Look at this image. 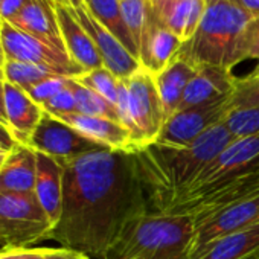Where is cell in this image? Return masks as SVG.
<instances>
[{"label": "cell", "mask_w": 259, "mask_h": 259, "mask_svg": "<svg viewBox=\"0 0 259 259\" xmlns=\"http://www.w3.org/2000/svg\"><path fill=\"white\" fill-rule=\"evenodd\" d=\"M63 168L61 217L49 238L92 259H108L126 224L151 212L133 153L99 148Z\"/></svg>", "instance_id": "obj_1"}, {"label": "cell", "mask_w": 259, "mask_h": 259, "mask_svg": "<svg viewBox=\"0 0 259 259\" xmlns=\"http://www.w3.org/2000/svg\"><path fill=\"white\" fill-rule=\"evenodd\" d=\"M236 138L224 122L212 126L188 147L151 144L133 153L139 179L147 192L151 212H165L204 166Z\"/></svg>", "instance_id": "obj_2"}, {"label": "cell", "mask_w": 259, "mask_h": 259, "mask_svg": "<svg viewBox=\"0 0 259 259\" xmlns=\"http://www.w3.org/2000/svg\"><path fill=\"white\" fill-rule=\"evenodd\" d=\"M194 229L189 215L142 213L122 230L108 259H189Z\"/></svg>", "instance_id": "obj_3"}, {"label": "cell", "mask_w": 259, "mask_h": 259, "mask_svg": "<svg viewBox=\"0 0 259 259\" xmlns=\"http://www.w3.org/2000/svg\"><path fill=\"white\" fill-rule=\"evenodd\" d=\"M251 20L250 14L229 0H206V11L195 34L182 45L177 55L195 67L217 66L232 70L236 66L239 38Z\"/></svg>", "instance_id": "obj_4"}, {"label": "cell", "mask_w": 259, "mask_h": 259, "mask_svg": "<svg viewBox=\"0 0 259 259\" xmlns=\"http://www.w3.org/2000/svg\"><path fill=\"white\" fill-rule=\"evenodd\" d=\"M116 108L119 122L132 135L133 153L157 142L166 114L151 72L141 67L132 76L119 79Z\"/></svg>", "instance_id": "obj_5"}, {"label": "cell", "mask_w": 259, "mask_h": 259, "mask_svg": "<svg viewBox=\"0 0 259 259\" xmlns=\"http://www.w3.org/2000/svg\"><path fill=\"white\" fill-rule=\"evenodd\" d=\"M256 169H259V133L236 138L204 166L195 180L171 201L166 210L174 204L198 200Z\"/></svg>", "instance_id": "obj_6"}, {"label": "cell", "mask_w": 259, "mask_h": 259, "mask_svg": "<svg viewBox=\"0 0 259 259\" xmlns=\"http://www.w3.org/2000/svg\"><path fill=\"white\" fill-rule=\"evenodd\" d=\"M52 224L35 192H0V244L7 248L29 247L49 238Z\"/></svg>", "instance_id": "obj_7"}, {"label": "cell", "mask_w": 259, "mask_h": 259, "mask_svg": "<svg viewBox=\"0 0 259 259\" xmlns=\"http://www.w3.org/2000/svg\"><path fill=\"white\" fill-rule=\"evenodd\" d=\"M0 38H2L7 61L43 66L69 78H76L84 73V70L75 64L67 54L51 48L8 22H0Z\"/></svg>", "instance_id": "obj_8"}, {"label": "cell", "mask_w": 259, "mask_h": 259, "mask_svg": "<svg viewBox=\"0 0 259 259\" xmlns=\"http://www.w3.org/2000/svg\"><path fill=\"white\" fill-rule=\"evenodd\" d=\"M29 147L37 153L46 154L57 162L67 163L90 151L104 148L84 138L63 120L43 111V116L29 141Z\"/></svg>", "instance_id": "obj_9"}, {"label": "cell", "mask_w": 259, "mask_h": 259, "mask_svg": "<svg viewBox=\"0 0 259 259\" xmlns=\"http://www.w3.org/2000/svg\"><path fill=\"white\" fill-rule=\"evenodd\" d=\"M229 99L224 98L201 107L176 111L162 128L156 144L163 147H188L212 126L224 122L229 114Z\"/></svg>", "instance_id": "obj_10"}, {"label": "cell", "mask_w": 259, "mask_h": 259, "mask_svg": "<svg viewBox=\"0 0 259 259\" xmlns=\"http://www.w3.org/2000/svg\"><path fill=\"white\" fill-rule=\"evenodd\" d=\"M192 220L195 229L191 253L223 236L259 224V195L236 201L206 215L194 217Z\"/></svg>", "instance_id": "obj_11"}, {"label": "cell", "mask_w": 259, "mask_h": 259, "mask_svg": "<svg viewBox=\"0 0 259 259\" xmlns=\"http://www.w3.org/2000/svg\"><path fill=\"white\" fill-rule=\"evenodd\" d=\"M75 17L82 25V28L87 31V34L92 37L101 58L104 63V67L110 70L116 78L125 79L132 76L135 72H138L142 64L138 58H135L130 54L122 43L111 35L87 10V7L73 8Z\"/></svg>", "instance_id": "obj_12"}, {"label": "cell", "mask_w": 259, "mask_h": 259, "mask_svg": "<svg viewBox=\"0 0 259 259\" xmlns=\"http://www.w3.org/2000/svg\"><path fill=\"white\" fill-rule=\"evenodd\" d=\"M61 37L66 46V52L70 60L78 64L84 72L104 67L102 58L87 31L75 17L73 8L54 2Z\"/></svg>", "instance_id": "obj_13"}, {"label": "cell", "mask_w": 259, "mask_h": 259, "mask_svg": "<svg viewBox=\"0 0 259 259\" xmlns=\"http://www.w3.org/2000/svg\"><path fill=\"white\" fill-rule=\"evenodd\" d=\"M55 117V116H54ZM84 138L99 144L104 148L113 151L133 153V141L128 130L119 122L105 117H95L81 113H69L57 116Z\"/></svg>", "instance_id": "obj_14"}, {"label": "cell", "mask_w": 259, "mask_h": 259, "mask_svg": "<svg viewBox=\"0 0 259 259\" xmlns=\"http://www.w3.org/2000/svg\"><path fill=\"white\" fill-rule=\"evenodd\" d=\"M232 70L217 66L197 67L195 76L188 84L177 111L201 107L224 98H230L235 87Z\"/></svg>", "instance_id": "obj_15"}, {"label": "cell", "mask_w": 259, "mask_h": 259, "mask_svg": "<svg viewBox=\"0 0 259 259\" xmlns=\"http://www.w3.org/2000/svg\"><path fill=\"white\" fill-rule=\"evenodd\" d=\"M8 23L49 45L51 48L67 54L61 37L54 0H29L25 10Z\"/></svg>", "instance_id": "obj_16"}, {"label": "cell", "mask_w": 259, "mask_h": 259, "mask_svg": "<svg viewBox=\"0 0 259 259\" xmlns=\"http://www.w3.org/2000/svg\"><path fill=\"white\" fill-rule=\"evenodd\" d=\"M37 151L29 145L16 144L8 151L0 166V192L2 194H31L35 192Z\"/></svg>", "instance_id": "obj_17"}, {"label": "cell", "mask_w": 259, "mask_h": 259, "mask_svg": "<svg viewBox=\"0 0 259 259\" xmlns=\"http://www.w3.org/2000/svg\"><path fill=\"white\" fill-rule=\"evenodd\" d=\"M5 111L8 130L17 144L29 145V141L43 116V108L20 87L5 81Z\"/></svg>", "instance_id": "obj_18"}, {"label": "cell", "mask_w": 259, "mask_h": 259, "mask_svg": "<svg viewBox=\"0 0 259 259\" xmlns=\"http://www.w3.org/2000/svg\"><path fill=\"white\" fill-rule=\"evenodd\" d=\"M153 10V8H151ZM183 41L169 29L162 26L151 13L148 26L142 35L139 61L153 75L162 72L177 55Z\"/></svg>", "instance_id": "obj_19"}, {"label": "cell", "mask_w": 259, "mask_h": 259, "mask_svg": "<svg viewBox=\"0 0 259 259\" xmlns=\"http://www.w3.org/2000/svg\"><path fill=\"white\" fill-rule=\"evenodd\" d=\"M63 177L64 168L55 159L37 153V179L35 195L46 212L52 229L61 217L63 206Z\"/></svg>", "instance_id": "obj_20"}, {"label": "cell", "mask_w": 259, "mask_h": 259, "mask_svg": "<svg viewBox=\"0 0 259 259\" xmlns=\"http://www.w3.org/2000/svg\"><path fill=\"white\" fill-rule=\"evenodd\" d=\"M195 73L197 67L194 64H191L186 58L176 55L162 72L153 75L166 119L179 110L185 90Z\"/></svg>", "instance_id": "obj_21"}, {"label": "cell", "mask_w": 259, "mask_h": 259, "mask_svg": "<svg viewBox=\"0 0 259 259\" xmlns=\"http://www.w3.org/2000/svg\"><path fill=\"white\" fill-rule=\"evenodd\" d=\"M259 253V224L223 236L191 253L189 259H248Z\"/></svg>", "instance_id": "obj_22"}, {"label": "cell", "mask_w": 259, "mask_h": 259, "mask_svg": "<svg viewBox=\"0 0 259 259\" xmlns=\"http://www.w3.org/2000/svg\"><path fill=\"white\" fill-rule=\"evenodd\" d=\"M85 7L89 13L111 35H114L130 54L139 60V49L125 23L122 8H120V0H90Z\"/></svg>", "instance_id": "obj_23"}, {"label": "cell", "mask_w": 259, "mask_h": 259, "mask_svg": "<svg viewBox=\"0 0 259 259\" xmlns=\"http://www.w3.org/2000/svg\"><path fill=\"white\" fill-rule=\"evenodd\" d=\"M70 89H72L75 99H76V113L95 116V117H105V119L119 120L116 105L108 102L105 98H102L96 92L84 87L75 78L70 79Z\"/></svg>", "instance_id": "obj_24"}, {"label": "cell", "mask_w": 259, "mask_h": 259, "mask_svg": "<svg viewBox=\"0 0 259 259\" xmlns=\"http://www.w3.org/2000/svg\"><path fill=\"white\" fill-rule=\"evenodd\" d=\"M58 73L43 67V66H37V64H29V63H19V61H7L5 67H4V76L5 81L10 84H14L23 90H28L29 87L57 76ZM63 76V75H60Z\"/></svg>", "instance_id": "obj_25"}, {"label": "cell", "mask_w": 259, "mask_h": 259, "mask_svg": "<svg viewBox=\"0 0 259 259\" xmlns=\"http://www.w3.org/2000/svg\"><path fill=\"white\" fill-rule=\"evenodd\" d=\"M120 8L125 19V23L133 35V40L141 49L142 35L148 26L151 17V2L150 0H120Z\"/></svg>", "instance_id": "obj_26"}, {"label": "cell", "mask_w": 259, "mask_h": 259, "mask_svg": "<svg viewBox=\"0 0 259 259\" xmlns=\"http://www.w3.org/2000/svg\"><path fill=\"white\" fill-rule=\"evenodd\" d=\"M79 84L84 87L96 92L102 98H105L108 102L114 104L117 102V89H119V78H116L110 70L105 67L95 69L90 72H84L82 75L75 78Z\"/></svg>", "instance_id": "obj_27"}, {"label": "cell", "mask_w": 259, "mask_h": 259, "mask_svg": "<svg viewBox=\"0 0 259 259\" xmlns=\"http://www.w3.org/2000/svg\"><path fill=\"white\" fill-rule=\"evenodd\" d=\"M259 107V76L248 75L236 78L235 87L229 99V110H247Z\"/></svg>", "instance_id": "obj_28"}, {"label": "cell", "mask_w": 259, "mask_h": 259, "mask_svg": "<svg viewBox=\"0 0 259 259\" xmlns=\"http://www.w3.org/2000/svg\"><path fill=\"white\" fill-rule=\"evenodd\" d=\"M226 126L235 138H247L259 133V107L229 111L224 119Z\"/></svg>", "instance_id": "obj_29"}, {"label": "cell", "mask_w": 259, "mask_h": 259, "mask_svg": "<svg viewBox=\"0 0 259 259\" xmlns=\"http://www.w3.org/2000/svg\"><path fill=\"white\" fill-rule=\"evenodd\" d=\"M244 60H259V17L253 19L245 26L239 38L236 49V64Z\"/></svg>", "instance_id": "obj_30"}, {"label": "cell", "mask_w": 259, "mask_h": 259, "mask_svg": "<svg viewBox=\"0 0 259 259\" xmlns=\"http://www.w3.org/2000/svg\"><path fill=\"white\" fill-rule=\"evenodd\" d=\"M69 81H70L69 76H60V75H57V76L48 78V79H45V81L32 85V87H29L25 92L31 96V99L35 104H38L41 107L45 102H48L49 99H52L57 93H60L61 90H64L69 85Z\"/></svg>", "instance_id": "obj_31"}, {"label": "cell", "mask_w": 259, "mask_h": 259, "mask_svg": "<svg viewBox=\"0 0 259 259\" xmlns=\"http://www.w3.org/2000/svg\"><path fill=\"white\" fill-rule=\"evenodd\" d=\"M41 108H43L45 113H48L51 116H55V117L61 116V114L76 113V99H75V95H73V92L70 89V81H69V85L64 90H61L52 99L45 102L41 105Z\"/></svg>", "instance_id": "obj_32"}, {"label": "cell", "mask_w": 259, "mask_h": 259, "mask_svg": "<svg viewBox=\"0 0 259 259\" xmlns=\"http://www.w3.org/2000/svg\"><path fill=\"white\" fill-rule=\"evenodd\" d=\"M51 248L46 247H20L0 250V259H45Z\"/></svg>", "instance_id": "obj_33"}, {"label": "cell", "mask_w": 259, "mask_h": 259, "mask_svg": "<svg viewBox=\"0 0 259 259\" xmlns=\"http://www.w3.org/2000/svg\"><path fill=\"white\" fill-rule=\"evenodd\" d=\"M204 11H206V0H192L186 29H185V41L189 40L195 34V31H197V28H198V25L204 16Z\"/></svg>", "instance_id": "obj_34"}, {"label": "cell", "mask_w": 259, "mask_h": 259, "mask_svg": "<svg viewBox=\"0 0 259 259\" xmlns=\"http://www.w3.org/2000/svg\"><path fill=\"white\" fill-rule=\"evenodd\" d=\"M29 4V0H4L2 2V22H11L16 16H19L25 7Z\"/></svg>", "instance_id": "obj_35"}, {"label": "cell", "mask_w": 259, "mask_h": 259, "mask_svg": "<svg viewBox=\"0 0 259 259\" xmlns=\"http://www.w3.org/2000/svg\"><path fill=\"white\" fill-rule=\"evenodd\" d=\"M45 259H92L79 251H73L69 248H51Z\"/></svg>", "instance_id": "obj_36"}, {"label": "cell", "mask_w": 259, "mask_h": 259, "mask_svg": "<svg viewBox=\"0 0 259 259\" xmlns=\"http://www.w3.org/2000/svg\"><path fill=\"white\" fill-rule=\"evenodd\" d=\"M247 14H250L253 19L259 17V0H229Z\"/></svg>", "instance_id": "obj_37"}, {"label": "cell", "mask_w": 259, "mask_h": 259, "mask_svg": "<svg viewBox=\"0 0 259 259\" xmlns=\"http://www.w3.org/2000/svg\"><path fill=\"white\" fill-rule=\"evenodd\" d=\"M0 125L8 128V119L5 111V76L4 70H0Z\"/></svg>", "instance_id": "obj_38"}, {"label": "cell", "mask_w": 259, "mask_h": 259, "mask_svg": "<svg viewBox=\"0 0 259 259\" xmlns=\"http://www.w3.org/2000/svg\"><path fill=\"white\" fill-rule=\"evenodd\" d=\"M17 142L14 141L13 135L10 133V130L5 128L4 125H0V150L2 151H10Z\"/></svg>", "instance_id": "obj_39"}, {"label": "cell", "mask_w": 259, "mask_h": 259, "mask_svg": "<svg viewBox=\"0 0 259 259\" xmlns=\"http://www.w3.org/2000/svg\"><path fill=\"white\" fill-rule=\"evenodd\" d=\"M57 4H61V5H66V7H70V8H79V7H84V0H54Z\"/></svg>", "instance_id": "obj_40"}, {"label": "cell", "mask_w": 259, "mask_h": 259, "mask_svg": "<svg viewBox=\"0 0 259 259\" xmlns=\"http://www.w3.org/2000/svg\"><path fill=\"white\" fill-rule=\"evenodd\" d=\"M5 63H7V55H5V51H4L2 38H0V70H4Z\"/></svg>", "instance_id": "obj_41"}, {"label": "cell", "mask_w": 259, "mask_h": 259, "mask_svg": "<svg viewBox=\"0 0 259 259\" xmlns=\"http://www.w3.org/2000/svg\"><path fill=\"white\" fill-rule=\"evenodd\" d=\"M7 154H8V151H2V150H0V166H2V163L5 162Z\"/></svg>", "instance_id": "obj_42"}, {"label": "cell", "mask_w": 259, "mask_h": 259, "mask_svg": "<svg viewBox=\"0 0 259 259\" xmlns=\"http://www.w3.org/2000/svg\"><path fill=\"white\" fill-rule=\"evenodd\" d=\"M250 75H253V76H259V64L256 66V69L253 70V73H250Z\"/></svg>", "instance_id": "obj_43"}, {"label": "cell", "mask_w": 259, "mask_h": 259, "mask_svg": "<svg viewBox=\"0 0 259 259\" xmlns=\"http://www.w3.org/2000/svg\"><path fill=\"white\" fill-rule=\"evenodd\" d=\"M2 2L4 0H0V14H2ZM0 22H2V17H0Z\"/></svg>", "instance_id": "obj_44"}, {"label": "cell", "mask_w": 259, "mask_h": 259, "mask_svg": "<svg viewBox=\"0 0 259 259\" xmlns=\"http://www.w3.org/2000/svg\"><path fill=\"white\" fill-rule=\"evenodd\" d=\"M89 2H90V0H84V4H85V5H87Z\"/></svg>", "instance_id": "obj_45"}, {"label": "cell", "mask_w": 259, "mask_h": 259, "mask_svg": "<svg viewBox=\"0 0 259 259\" xmlns=\"http://www.w3.org/2000/svg\"><path fill=\"white\" fill-rule=\"evenodd\" d=\"M166 2H171V0H166Z\"/></svg>", "instance_id": "obj_46"}]
</instances>
